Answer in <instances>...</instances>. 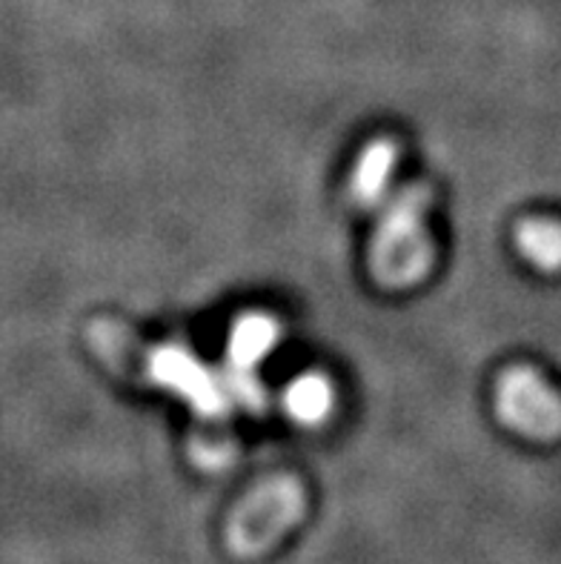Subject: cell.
Returning a JSON list of instances; mask_svg holds the SVG:
<instances>
[{
    "mask_svg": "<svg viewBox=\"0 0 561 564\" xmlns=\"http://www.w3.org/2000/svg\"><path fill=\"white\" fill-rule=\"evenodd\" d=\"M519 250L527 261L541 270H561V224L553 221H525L516 232Z\"/></svg>",
    "mask_w": 561,
    "mask_h": 564,
    "instance_id": "8",
    "label": "cell"
},
{
    "mask_svg": "<svg viewBox=\"0 0 561 564\" xmlns=\"http://www.w3.org/2000/svg\"><path fill=\"white\" fill-rule=\"evenodd\" d=\"M278 324L267 315H244L229 333V365L238 372H252L261 358L276 350Z\"/></svg>",
    "mask_w": 561,
    "mask_h": 564,
    "instance_id": "6",
    "label": "cell"
},
{
    "mask_svg": "<svg viewBox=\"0 0 561 564\" xmlns=\"http://www.w3.org/2000/svg\"><path fill=\"white\" fill-rule=\"evenodd\" d=\"M333 387L319 372H306L292 381L284 393L287 413L301 424H321L333 410Z\"/></svg>",
    "mask_w": 561,
    "mask_h": 564,
    "instance_id": "7",
    "label": "cell"
},
{
    "mask_svg": "<svg viewBox=\"0 0 561 564\" xmlns=\"http://www.w3.org/2000/svg\"><path fill=\"white\" fill-rule=\"evenodd\" d=\"M398 164V147L392 138H376L362 152L353 178H349V195L358 207H376L378 200L390 189V178Z\"/></svg>",
    "mask_w": 561,
    "mask_h": 564,
    "instance_id": "5",
    "label": "cell"
},
{
    "mask_svg": "<svg viewBox=\"0 0 561 564\" xmlns=\"http://www.w3.org/2000/svg\"><path fill=\"white\" fill-rule=\"evenodd\" d=\"M498 419L521 436L553 442L561 436V399L533 367H513L496 393Z\"/></svg>",
    "mask_w": 561,
    "mask_h": 564,
    "instance_id": "3",
    "label": "cell"
},
{
    "mask_svg": "<svg viewBox=\"0 0 561 564\" xmlns=\"http://www.w3.org/2000/svg\"><path fill=\"white\" fill-rule=\"evenodd\" d=\"M304 516V490L295 479L263 481L238 505L227 524L235 556H261Z\"/></svg>",
    "mask_w": 561,
    "mask_h": 564,
    "instance_id": "2",
    "label": "cell"
},
{
    "mask_svg": "<svg viewBox=\"0 0 561 564\" xmlns=\"http://www.w3.org/2000/svg\"><path fill=\"white\" fill-rule=\"evenodd\" d=\"M430 200V186L412 184L384 209L370 247V270L378 284L401 290L424 279L427 270L433 267V241L424 227Z\"/></svg>",
    "mask_w": 561,
    "mask_h": 564,
    "instance_id": "1",
    "label": "cell"
},
{
    "mask_svg": "<svg viewBox=\"0 0 561 564\" xmlns=\"http://www.w3.org/2000/svg\"><path fill=\"white\" fill-rule=\"evenodd\" d=\"M141 370L150 372L155 384L175 390L184 395L192 408L204 413V419H220V413L229 408V387L224 390L213 370H206L198 358L184 347H161L143 358Z\"/></svg>",
    "mask_w": 561,
    "mask_h": 564,
    "instance_id": "4",
    "label": "cell"
}]
</instances>
